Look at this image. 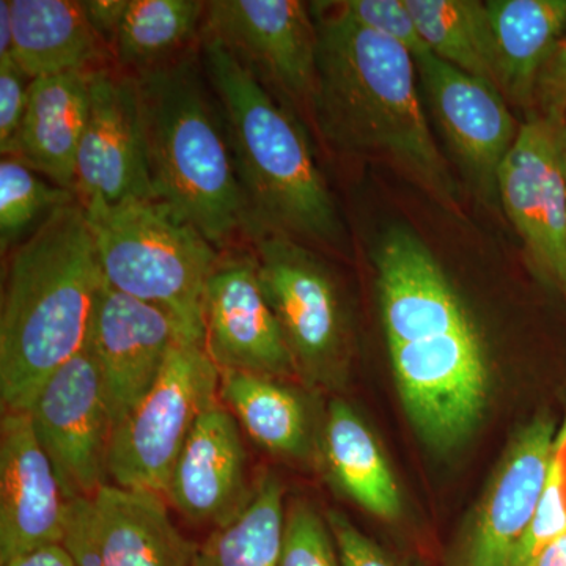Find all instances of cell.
I'll use <instances>...</instances> for the list:
<instances>
[{"mask_svg": "<svg viewBox=\"0 0 566 566\" xmlns=\"http://www.w3.org/2000/svg\"><path fill=\"white\" fill-rule=\"evenodd\" d=\"M318 32L312 111L335 150L381 159L460 214V189L423 111L416 59L360 28L335 2L311 3Z\"/></svg>", "mask_w": 566, "mask_h": 566, "instance_id": "cell-1", "label": "cell"}, {"mask_svg": "<svg viewBox=\"0 0 566 566\" xmlns=\"http://www.w3.org/2000/svg\"><path fill=\"white\" fill-rule=\"evenodd\" d=\"M104 283L80 199L40 222L14 252L0 315V397L28 412L44 382L84 349Z\"/></svg>", "mask_w": 566, "mask_h": 566, "instance_id": "cell-2", "label": "cell"}, {"mask_svg": "<svg viewBox=\"0 0 566 566\" xmlns=\"http://www.w3.org/2000/svg\"><path fill=\"white\" fill-rule=\"evenodd\" d=\"M202 32L203 66L226 117L249 229L337 244L344 234L340 218L300 123L251 66L214 33Z\"/></svg>", "mask_w": 566, "mask_h": 566, "instance_id": "cell-3", "label": "cell"}, {"mask_svg": "<svg viewBox=\"0 0 566 566\" xmlns=\"http://www.w3.org/2000/svg\"><path fill=\"white\" fill-rule=\"evenodd\" d=\"M156 200L216 248L251 223L227 133L192 55L136 74Z\"/></svg>", "mask_w": 566, "mask_h": 566, "instance_id": "cell-4", "label": "cell"}, {"mask_svg": "<svg viewBox=\"0 0 566 566\" xmlns=\"http://www.w3.org/2000/svg\"><path fill=\"white\" fill-rule=\"evenodd\" d=\"M82 207L112 289L163 308L185 340L205 345V294L219 264L216 245L159 200Z\"/></svg>", "mask_w": 566, "mask_h": 566, "instance_id": "cell-5", "label": "cell"}, {"mask_svg": "<svg viewBox=\"0 0 566 566\" xmlns=\"http://www.w3.org/2000/svg\"><path fill=\"white\" fill-rule=\"evenodd\" d=\"M260 285L308 387L345 385L352 363V323L340 286L326 263L289 234L251 227Z\"/></svg>", "mask_w": 566, "mask_h": 566, "instance_id": "cell-6", "label": "cell"}, {"mask_svg": "<svg viewBox=\"0 0 566 566\" xmlns=\"http://www.w3.org/2000/svg\"><path fill=\"white\" fill-rule=\"evenodd\" d=\"M406 416L428 449L464 444L485 415L491 371L475 324L387 345Z\"/></svg>", "mask_w": 566, "mask_h": 566, "instance_id": "cell-7", "label": "cell"}, {"mask_svg": "<svg viewBox=\"0 0 566 566\" xmlns=\"http://www.w3.org/2000/svg\"><path fill=\"white\" fill-rule=\"evenodd\" d=\"M219 385L221 370L205 345L177 342L156 385L112 433L115 485L166 495L193 424L219 401Z\"/></svg>", "mask_w": 566, "mask_h": 566, "instance_id": "cell-8", "label": "cell"}, {"mask_svg": "<svg viewBox=\"0 0 566 566\" xmlns=\"http://www.w3.org/2000/svg\"><path fill=\"white\" fill-rule=\"evenodd\" d=\"M565 128L528 115L499 170L497 193L532 262L566 297Z\"/></svg>", "mask_w": 566, "mask_h": 566, "instance_id": "cell-9", "label": "cell"}, {"mask_svg": "<svg viewBox=\"0 0 566 566\" xmlns=\"http://www.w3.org/2000/svg\"><path fill=\"white\" fill-rule=\"evenodd\" d=\"M28 415L65 502L92 497L107 485L114 428L85 348L44 382Z\"/></svg>", "mask_w": 566, "mask_h": 566, "instance_id": "cell-10", "label": "cell"}, {"mask_svg": "<svg viewBox=\"0 0 566 566\" xmlns=\"http://www.w3.org/2000/svg\"><path fill=\"white\" fill-rule=\"evenodd\" d=\"M62 545L76 566H191L199 549L163 495L117 485L66 502Z\"/></svg>", "mask_w": 566, "mask_h": 566, "instance_id": "cell-11", "label": "cell"}, {"mask_svg": "<svg viewBox=\"0 0 566 566\" xmlns=\"http://www.w3.org/2000/svg\"><path fill=\"white\" fill-rule=\"evenodd\" d=\"M420 91L461 169L488 203H499L497 177L521 123L490 82L428 52L416 59Z\"/></svg>", "mask_w": 566, "mask_h": 566, "instance_id": "cell-12", "label": "cell"}, {"mask_svg": "<svg viewBox=\"0 0 566 566\" xmlns=\"http://www.w3.org/2000/svg\"><path fill=\"white\" fill-rule=\"evenodd\" d=\"M180 340V327L166 311L117 292L104 279L84 348L98 371L114 430L150 392Z\"/></svg>", "mask_w": 566, "mask_h": 566, "instance_id": "cell-13", "label": "cell"}, {"mask_svg": "<svg viewBox=\"0 0 566 566\" xmlns=\"http://www.w3.org/2000/svg\"><path fill=\"white\" fill-rule=\"evenodd\" d=\"M91 96V114L77 151V199L82 205L156 200L136 76L92 71Z\"/></svg>", "mask_w": 566, "mask_h": 566, "instance_id": "cell-14", "label": "cell"}, {"mask_svg": "<svg viewBox=\"0 0 566 566\" xmlns=\"http://www.w3.org/2000/svg\"><path fill=\"white\" fill-rule=\"evenodd\" d=\"M558 427L553 412L543 411L517 431L449 566H513L556 457Z\"/></svg>", "mask_w": 566, "mask_h": 566, "instance_id": "cell-15", "label": "cell"}, {"mask_svg": "<svg viewBox=\"0 0 566 566\" xmlns=\"http://www.w3.org/2000/svg\"><path fill=\"white\" fill-rule=\"evenodd\" d=\"M203 29L296 102L312 103L318 32L311 3L300 0H212Z\"/></svg>", "mask_w": 566, "mask_h": 566, "instance_id": "cell-16", "label": "cell"}, {"mask_svg": "<svg viewBox=\"0 0 566 566\" xmlns=\"http://www.w3.org/2000/svg\"><path fill=\"white\" fill-rule=\"evenodd\" d=\"M205 349L219 370L297 378L296 365L256 273L255 259L219 262L203 305Z\"/></svg>", "mask_w": 566, "mask_h": 566, "instance_id": "cell-17", "label": "cell"}, {"mask_svg": "<svg viewBox=\"0 0 566 566\" xmlns=\"http://www.w3.org/2000/svg\"><path fill=\"white\" fill-rule=\"evenodd\" d=\"M253 491L238 420L219 400L193 424L175 463L166 497L196 526L218 531L244 512Z\"/></svg>", "mask_w": 566, "mask_h": 566, "instance_id": "cell-18", "label": "cell"}, {"mask_svg": "<svg viewBox=\"0 0 566 566\" xmlns=\"http://www.w3.org/2000/svg\"><path fill=\"white\" fill-rule=\"evenodd\" d=\"M65 499L28 412L0 424V565L43 546L62 545Z\"/></svg>", "mask_w": 566, "mask_h": 566, "instance_id": "cell-19", "label": "cell"}, {"mask_svg": "<svg viewBox=\"0 0 566 566\" xmlns=\"http://www.w3.org/2000/svg\"><path fill=\"white\" fill-rule=\"evenodd\" d=\"M375 264L387 345L472 323L441 264L411 230L401 226L387 230Z\"/></svg>", "mask_w": 566, "mask_h": 566, "instance_id": "cell-20", "label": "cell"}, {"mask_svg": "<svg viewBox=\"0 0 566 566\" xmlns=\"http://www.w3.org/2000/svg\"><path fill=\"white\" fill-rule=\"evenodd\" d=\"M92 71L36 77L29 87L13 158L74 192L77 151L91 114Z\"/></svg>", "mask_w": 566, "mask_h": 566, "instance_id": "cell-21", "label": "cell"}, {"mask_svg": "<svg viewBox=\"0 0 566 566\" xmlns=\"http://www.w3.org/2000/svg\"><path fill=\"white\" fill-rule=\"evenodd\" d=\"M318 461L338 493L382 523L403 512L400 488L374 431L353 406L333 398L323 416Z\"/></svg>", "mask_w": 566, "mask_h": 566, "instance_id": "cell-22", "label": "cell"}, {"mask_svg": "<svg viewBox=\"0 0 566 566\" xmlns=\"http://www.w3.org/2000/svg\"><path fill=\"white\" fill-rule=\"evenodd\" d=\"M219 400L271 455L318 461L323 423L316 424L307 397L289 381L244 371H221Z\"/></svg>", "mask_w": 566, "mask_h": 566, "instance_id": "cell-23", "label": "cell"}, {"mask_svg": "<svg viewBox=\"0 0 566 566\" xmlns=\"http://www.w3.org/2000/svg\"><path fill=\"white\" fill-rule=\"evenodd\" d=\"M13 59L31 80L95 71L106 44L92 28L82 2L10 0Z\"/></svg>", "mask_w": 566, "mask_h": 566, "instance_id": "cell-24", "label": "cell"}, {"mask_svg": "<svg viewBox=\"0 0 566 566\" xmlns=\"http://www.w3.org/2000/svg\"><path fill=\"white\" fill-rule=\"evenodd\" d=\"M486 7L499 91L526 117L534 115L536 81L566 33V0H490Z\"/></svg>", "mask_w": 566, "mask_h": 566, "instance_id": "cell-25", "label": "cell"}, {"mask_svg": "<svg viewBox=\"0 0 566 566\" xmlns=\"http://www.w3.org/2000/svg\"><path fill=\"white\" fill-rule=\"evenodd\" d=\"M428 51L499 91L490 11L476 0H406ZM501 92V91H499Z\"/></svg>", "mask_w": 566, "mask_h": 566, "instance_id": "cell-26", "label": "cell"}, {"mask_svg": "<svg viewBox=\"0 0 566 566\" xmlns=\"http://www.w3.org/2000/svg\"><path fill=\"white\" fill-rule=\"evenodd\" d=\"M285 506L279 476L266 472L252 501L229 526L212 531L199 545L191 566H279Z\"/></svg>", "mask_w": 566, "mask_h": 566, "instance_id": "cell-27", "label": "cell"}, {"mask_svg": "<svg viewBox=\"0 0 566 566\" xmlns=\"http://www.w3.org/2000/svg\"><path fill=\"white\" fill-rule=\"evenodd\" d=\"M207 3L196 0H128L112 51L136 73L182 54L196 36Z\"/></svg>", "mask_w": 566, "mask_h": 566, "instance_id": "cell-28", "label": "cell"}, {"mask_svg": "<svg viewBox=\"0 0 566 566\" xmlns=\"http://www.w3.org/2000/svg\"><path fill=\"white\" fill-rule=\"evenodd\" d=\"M76 193L54 182L44 181L39 172L13 156L0 161V244L2 251L17 243L29 229L46 219Z\"/></svg>", "mask_w": 566, "mask_h": 566, "instance_id": "cell-29", "label": "cell"}, {"mask_svg": "<svg viewBox=\"0 0 566 566\" xmlns=\"http://www.w3.org/2000/svg\"><path fill=\"white\" fill-rule=\"evenodd\" d=\"M279 566H342L326 517L307 502L286 506Z\"/></svg>", "mask_w": 566, "mask_h": 566, "instance_id": "cell-30", "label": "cell"}, {"mask_svg": "<svg viewBox=\"0 0 566 566\" xmlns=\"http://www.w3.org/2000/svg\"><path fill=\"white\" fill-rule=\"evenodd\" d=\"M335 6L360 28L401 44L415 59L430 52L406 0H345L335 2Z\"/></svg>", "mask_w": 566, "mask_h": 566, "instance_id": "cell-31", "label": "cell"}, {"mask_svg": "<svg viewBox=\"0 0 566 566\" xmlns=\"http://www.w3.org/2000/svg\"><path fill=\"white\" fill-rule=\"evenodd\" d=\"M566 534V497L560 465L554 457L547 474L545 490L526 531L521 535L513 566H527L547 546Z\"/></svg>", "mask_w": 566, "mask_h": 566, "instance_id": "cell-32", "label": "cell"}, {"mask_svg": "<svg viewBox=\"0 0 566 566\" xmlns=\"http://www.w3.org/2000/svg\"><path fill=\"white\" fill-rule=\"evenodd\" d=\"M31 77L13 57L0 59V150L13 155L25 107H28Z\"/></svg>", "mask_w": 566, "mask_h": 566, "instance_id": "cell-33", "label": "cell"}, {"mask_svg": "<svg viewBox=\"0 0 566 566\" xmlns=\"http://www.w3.org/2000/svg\"><path fill=\"white\" fill-rule=\"evenodd\" d=\"M326 521L333 532L342 566H409L403 558L395 556L354 526L344 513L331 510Z\"/></svg>", "mask_w": 566, "mask_h": 566, "instance_id": "cell-34", "label": "cell"}, {"mask_svg": "<svg viewBox=\"0 0 566 566\" xmlns=\"http://www.w3.org/2000/svg\"><path fill=\"white\" fill-rule=\"evenodd\" d=\"M534 114L566 123V33L551 52L536 81Z\"/></svg>", "mask_w": 566, "mask_h": 566, "instance_id": "cell-35", "label": "cell"}, {"mask_svg": "<svg viewBox=\"0 0 566 566\" xmlns=\"http://www.w3.org/2000/svg\"><path fill=\"white\" fill-rule=\"evenodd\" d=\"M92 28L106 46L114 44L128 0H88L82 2Z\"/></svg>", "mask_w": 566, "mask_h": 566, "instance_id": "cell-36", "label": "cell"}, {"mask_svg": "<svg viewBox=\"0 0 566 566\" xmlns=\"http://www.w3.org/2000/svg\"><path fill=\"white\" fill-rule=\"evenodd\" d=\"M2 566H76L63 545H50L21 554Z\"/></svg>", "mask_w": 566, "mask_h": 566, "instance_id": "cell-37", "label": "cell"}, {"mask_svg": "<svg viewBox=\"0 0 566 566\" xmlns=\"http://www.w3.org/2000/svg\"><path fill=\"white\" fill-rule=\"evenodd\" d=\"M13 57L10 0L0 2V59Z\"/></svg>", "mask_w": 566, "mask_h": 566, "instance_id": "cell-38", "label": "cell"}, {"mask_svg": "<svg viewBox=\"0 0 566 566\" xmlns=\"http://www.w3.org/2000/svg\"><path fill=\"white\" fill-rule=\"evenodd\" d=\"M527 566H566V534L547 546Z\"/></svg>", "mask_w": 566, "mask_h": 566, "instance_id": "cell-39", "label": "cell"}, {"mask_svg": "<svg viewBox=\"0 0 566 566\" xmlns=\"http://www.w3.org/2000/svg\"><path fill=\"white\" fill-rule=\"evenodd\" d=\"M556 457L558 465H560L562 480H564V491L566 497V439L556 444Z\"/></svg>", "mask_w": 566, "mask_h": 566, "instance_id": "cell-40", "label": "cell"}, {"mask_svg": "<svg viewBox=\"0 0 566 566\" xmlns=\"http://www.w3.org/2000/svg\"><path fill=\"white\" fill-rule=\"evenodd\" d=\"M564 439H566V415L564 417V420H562L560 427H558L556 444H558V442L564 441Z\"/></svg>", "mask_w": 566, "mask_h": 566, "instance_id": "cell-41", "label": "cell"}, {"mask_svg": "<svg viewBox=\"0 0 566 566\" xmlns=\"http://www.w3.org/2000/svg\"><path fill=\"white\" fill-rule=\"evenodd\" d=\"M564 163H565V178H566V128H565V145H564Z\"/></svg>", "mask_w": 566, "mask_h": 566, "instance_id": "cell-42", "label": "cell"}]
</instances>
